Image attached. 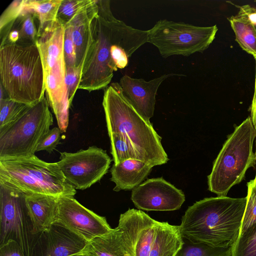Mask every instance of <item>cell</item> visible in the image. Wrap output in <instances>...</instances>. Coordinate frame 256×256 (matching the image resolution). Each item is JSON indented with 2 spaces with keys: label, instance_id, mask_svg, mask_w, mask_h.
<instances>
[{
  "label": "cell",
  "instance_id": "cell-1",
  "mask_svg": "<svg viewBox=\"0 0 256 256\" xmlns=\"http://www.w3.org/2000/svg\"><path fill=\"white\" fill-rule=\"evenodd\" d=\"M92 22L93 40L86 55L78 88L89 92L106 88L114 72L125 68L129 58L148 42V30L134 28L112 14L110 0H97Z\"/></svg>",
  "mask_w": 256,
  "mask_h": 256
},
{
  "label": "cell",
  "instance_id": "cell-2",
  "mask_svg": "<svg viewBox=\"0 0 256 256\" xmlns=\"http://www.w3.org/2000/svg\"><path fill=\"white\" fill-rule=\"evenodd\" d=\"M246 200L218 196L196 202L182 216L183 238L212 248H232L240 235Z\"/></svg>",
  "mask_w": 256,
  "mask_h": 256
},
{
  "label": "cell",
  "instance_id": "cell-3",
  "mask_svg": "<svg viewBox=\"0 0 256 256\" xmlns=\"http://www.w3.org/2000/svg\"><path fill=\"white\" fill-rule=\"evenodd\" d=\"M102 106L108 135L120 134L124 136L132 144L140 160L154 166L168 162L162 138L152 124L126 101L119 83L112 82L104 89Z\"/></svg>",
  "mask_w": 256,
  "mask_h": 256
},
{
  "label": "cell",
  "instance_id": "cell-4",
  "mask_svg": "<svg viewBox=\"0 0 256 256\" xmlns=\"http://www.w3.org/2000/svg\"><path fill=\"white\" fill-rule=\"evenodd\" d=\"M0 77L12 100L32 106L44 98V68L36 44H6L0 47Z\"/></svg>",
  "mask_w": 256,
  "mask_h": 256
},
{
  "label": "cell",
  "instance_id": "cell-5",
  "mask_svg": "<svg viewBox=\"0 0 256 256\" xmlns=\"http://www.w3.org/2000/svg\"><path fill=\"white\" fill-rule=\"evenodd\" d=\"M256 138V130L248 116L235 128L215 160L208 176L210 191L218 196H226L231 188L242 182L256 161L253 152Z\"/></svg>",
  "mask_w": 256,
  "mask_h": 256
},
{
  "label": "cell",
  "instance_id": "cell-6",
  "mask_svg": "<svg viewBox=\"0 0 256 256\" xmlns=\"http://www.w3.org/2000/svg\"><path fill=\"white\" fill-rule=\"evenodd\" d=\"M0 182L26 194L60 198L74 196L76 193L66 180L56 162H44L35 154L0 160Z\"/></svg>",
  "mask_w": 256,
  "mask_h": 256
},
{
  "label": "cell",
  "instance_id": "cell-7",
  "mask_svg": "<svg viewBox=\"0 0 256 256\" xmlns=\"http://www.w3.org/2000/svg\"><path fill=\"white\" fill-rule=\"evenodd\" d=\"M46 98L30 106L14 122L0 129V160L34 155L53 124Z\"/></svg>",
  "mask_w": 256,
  "mask_h": 256
},
{
  "label": "cell",
  "instance_id": "cell-8",
  "mask_svg": "<svg viewBox=\"0 0 256 256\" xmlns=\"http://www.w3.org/2000/svg\"><path fill=\"white\" fill-rule=\"evenodd\" d=\"M216 25L200 26L167 20L157 22L148 32L149 42L164 58L172 56H188L207 49L215 38Z\"/></svg>",
  "mask_w": 256,
  "mask_h": 256
},
{
  "label": "cell",
  "instance_id": "cell-9",
  "mask_svg": "<svg viewBox=\"0 0 256 256\" xmlns=\"http://www.w3.org/2000/svg\"><path fill=\"white\" fill-rule=\"evenodd\" d=\"M36 235L26 204V193L0 182V246L14 240L30 256Z\"/></svg>",
  "mask_w": 256,
  "mask_h": 256
},
{
  "label": "cell",
  "instance_id": "cell-10",
  "mask_svg": "<svg viewBox=\"0 0 256 256\" xmlns=\"http://www.w3.org/2000/svg\"><path fill=\"white\" fill-rule=\"evenodd\" d=\"M60 154L56 163L66 181L75 190H86L100 181L108 172L112 162L106 151L96 146Z\"/></svg>",
  "mask_w": 256,
  "mask_h": 256
},
{
  "label": "cell",
  "instance_id": "cell-11",
  "mask_svg": "<svg viewBox=\"0 0 256 256\" xmlns=\"http://www.w3.org/2000/svg\"><path fill=\"white\" fill-rule=\"evenodd\" d=\"M141 222V210L128 209L120 215L116 228L88 242L78 254L84 256H135Z\"/></svg>",
  "mask_w": 256,
  "mask_h": 256
},
{
  "label": "cell",
  "instance_id": "cell-12",
  "mask_svg": "<svg viewBox=\"0 0 256 256\" xmlns=\"http://www.w3.org/2000/svg\"><path fill=\"white\" fill-rule=\"evenodd\" d=\"M55 222L88 242L112 230L105 217L85 208L74 196L60 197Z\"/></svg>",
  "mask_w": 256,
  "mask_h": 256
},
{
  "label": "cell",
  "instance_id": "cell-13",
  "mask_svg": "<svg viewBox=\"0 0 256 256\" xmlns=\"http://www.w3.org/2000/svg\"><path fill=\"white\" fill-rule=\"evenodd\" d=\"M183 192L162 178H154L134 188L131 200L138 210L146 211H173L185 201Z\"/></svg>",
  "mask_w": 256,
  "mask_h": 256
},
{
  "label": "cell",
  "instance_id": "cell-14",
  "mask_svg": "<svg viewBox=\"0 0 256 256\" xmlns=\"http://www.w3.org/2000/svg\"><path fill=\"white\" fill-rule=\"evenodd\" d=\"M88 241L61 223L55 222L36 235L30 256H76Z\"/></svg>",
  "mask_w": 256,
  "mask_h": 256
},
{
  "label": "cell",
  "instance_id": "cell-15",
  "mask_svg": "<svg viewBox=\"0 0 256 256\" xmlns=\"http://www.w3.org/2000/svg\"><path fill=\"white\" fill-rule=\"evenodd\" d=\"M174 75L165 74L149 81L124 75L119 84L126 101L146 121L150 122V118L154 116L159 86L167 78Z\"/></svg>",
  "mask_w": 256,
  "mask_h": 256
},
{
  "label": "cell",
  "instance_id": "cell-16",
  "mask_svg": "<svg viewBox=\"0 0 256 256\" xmlns=\"http://www.w3.org/2000/svg\"><path fill=\"white\" fill-rule=\"evenodd\" d=\"M64 30V26L58 20L38 38L36 44L40 54L44 76L54 74L66 78Z\"/></svg>",
  "mask_w": 256,
  "mask_h": 256
},
{
  "label": "cell",
  "instance_id": "cell-17",
  "mask_svg": "<svg viewBox=\"0 0 256 256\" xmlns=\"http://www.w3.org/2000/svg\"><path fill=\"white\" fill-rule=\"evenodd\" d=\"M98 12L97 0H94L92 6L76 16L65 26L71 28L72 38L76 50V66L83 68L93 40L92 22Z\"/></svg>",
  "mask_w": 256,
  "mask_h": 256
},
{
  "label": "cell",
  "instance_id": "cell-18",
  "mask_svg": "<svg viewBox=\"0 0 256 256\" xmlns=\"http://www.w3.org/2000/svg\"><path fill=\"white\" fill-rule=\"evenodd\" d=\"M58 197L26 194V204L35 235L50 228L55 222L58 208Z\"/></svg>",
  "mask_w": 256,
  "mask_h": 256
},
{
  "label": "cell",
  "instance_id": "cell-19",
  "mask_svg": "<svg viewBox=\"0 0 256 256\" xmlns=\"http://www.w3.org/2000/svg\"><path fill=\"white\" fill-rule=\"evenodd\" d=\"M153 167L148 163L134 159L114 164L110 170V180L116 184L114 190H133L148 176Z\"/></svg>",
  "mask_w": 256,
  "mask_h": 256
},
{
  "label": "cell",
  "instance_id": "cell-20",
  "mask_svg": "<svg viewBox=\"0 0 256 256\" xmlns=\"http://www.w3.org/2000/svg\"><path fill=\"white\" fill-rule=\"evenodd\" d=\"M184 244L179 226L158 222L148 256H176Z\"/></svg>",
  "mask_w": 256,
  "mask_h": 256
},
{
  "label": "cell",
  "instance_id": "cell-21",
  "mask_svg": "<svg viewBox=\"0 0 256 256\" xmlns=\"http://www.w3.org/2000/svg\"><path fill=\"white\" fill-rule=\"evenodd\" d=\"M62 0H24L23 12H30L39 21L38 38L58 20V12Z\"/></svg>",
  "mask_w": 256,
  "mask_h": 256
},
{
  "label": "cell",
  "instance_id": "cell-22",
  "mask_svg": "<svg viewBox=\"0 0 256 256\" xmlns=\"http://www.w3.org/2000/svg\"><path fill=\"white\" fill-rule=\"evenodd\" d=\"M236 40L247 53L256 56V28L248 20L237 14L228 18Z\"/></svg>",
  "mask_w": 256,
  "mask_h": 256
},
{
  "label": "cell",
  "instance_id": "cell-23",
  "mask_svg": "<svg viewBox=\"0 0 256 256\" xmlns=\"http://www.w3.org/2000/svg\"><path fill=\"white\" fill-rule=\"evenodd\" d=\"M158 224V221L144 212L136 243L135 256H148Z\"/></svg>",
  "mask_w": 256,
  "mask_h": 256
},
{
  "label": "cell",
  "instance_id": "cell-24",
  "mask_svg": "<svg viewBox=\"0 0 256 256\" xmlns=\"http://www.w3.org/2000/svg\"><path fill=\"white\" fill-rule=\"evenodd\" d=\"M108 136L110 142V152L114 164L116 165L130 159L140 160L134 148L128 138L120 134H114Z\"/></svg>",
  "mask_w": 256,
  "mask_h": 256
},
{
  "label": "cell",
  "instance_id": "cell-25",
  "mask_svg": "<svg viewBox=\"0 0 256 256\" xmlns=\"http://www.w3.org/2000/svg\"><path fill=\"white\" fill-rule=\"evenodd\" d=\"M24 0H15L3 12L0 18V46H3L17 18L24 10Z\"/></svg>",
  "mask_w": 256,
  "mask_h": 256
},
{
  "label": "cell",
  "instance_id": "cell-26",
  "mask_svg": "<svg viewBox=\"0 0 256 256\" xmlns=\"http://www.w3.org/2000/svg\"><path fill=\"white\" fill-rule=\"evenodd\" d=\"M94 0H62L58 12V20L64 26L76 16L88 9Z\"/></svg>",
  "mask_w": 256,
  "mask_h": 256
},
{
  "label": "cell",
  "instance_id": "cell-27",
  "mask_svg": "<svg viewBox=\"0 0 256 256\" xmlns=\"http://www.w3.org/2000/svg\"><path fill=\"white\" fill-rule=\"evenodd\" d=\"M176 256H232V248H212L184 239L183 246Z\"/></svg>",
  "mask_w": 256,
  "mask_h": 256
},
{
  "label": "cell",
  "instance_id": "cell-28",
  "mask_svg": "<svg viewBox=\"0 0 256 256\" xmlns=\"http://www.w3.org/2000/svg\"><path fill=\"white\" fill-rule=\"evenodd\" d=\"M33 14L28 12H23L17 18L16 22L18 24L19 40L17 44H35L38 39L36 30Z\"/></svg>",
  "mask_w": 256,
  "mask_h": 256
},
{
  "label": "cell",
  "instance_id": "cell-29",
  "mask_svg": "<svg viewBox=\"0 0 256 256\" xmlns=\"http://www.w3.org/2000/svg\"><path fill=\"white\" fill-rule=\"evenodd\" d=\"M30 106L12 100L9 98L0 100V129L16 120Z\"/></svg>",
  "mask_w": 256,
  "mask_h": 256
},
{
  "label": "cell",
  "instance_id": "cell-30",
  "mask_svg": "<svg viewBox=\"0 0 256 256\" xmlns=\"http://www.w3.org/2000/svg\"><path fill=\"white\" fill-rule=\"evenodd\" d=\"M232 253V256H256V224L239 236Z\"/></svg>",
  "mask_w": 256,
  "mask_h": 256
},
{
  "label": "cell",
  "instance_id": "cell-31",
  "mask_svg": "<svg viewBox=\"0 0 256 256\" xmlns=\"http://www.w3.org/2000/svg\"><path fill=\"white\" fill-rule=\"evenodd\" d=\"M247 186L246 204L239 236L256 224V186L253 180L247 184Z\"/></svg>",
  "mask_w": 256,
  "mask_h": 256
},
{
  "label": "cell",
  "instance_id": "cell-32",
  "mask_svg": "<svg viewBox=\"0 0 256 256\" xmlns=\"http://www.w3.org/2000/svg\"><path fill=\"white\" fill-rule=\"evenodd\" d=\"M83 68L74 66L66 68L65 82L70 105L73 100L80 81Z\"/></svg>",
  "mask_w": 256,
  "mask_h": 256
},
{
  "label": "cell",
  "instance_id": "cell-33",
  "mask_svg": "<svg viewBox=\"0 0 256 256\" xmlns=\"http://www.w3.org/2000/svg\"><path fill=\"white\" fill-rule=\"evenodd\" d=\"M62 133L58 127L50 130L40 142L36 152L45 150L51 153L59 144Z\"/></svg>",
  "mask_w": 256,
  "mask_h": 256
},
{
  "label": "cell",
  "instance_id": "cell-34",
  "mask_svg": "<svg viewBox=\"0 0 256 256\" xmlns=\"http://www.w3.org/2000/svg\"><path fill=\"white\" fill-rule=\"evenodd\" d=\"M64 56L66 68L76 66V54L75 47L72 38L71 28L64 26Z\"/></svg>",
  "mask_w": 256,
  "mask_h": 256
},
{
  "label": "cell",
  "instance_id": "cell-35",
  "mask_svg": "<svg viewBox=\"0 0 256 256\" xmlns=\"http://www.w3.org/2000/svg\"><path fill=\"white\" fill-rule=\"evenodd\" d=\"M0 256H26L18 242L10 240L0 246Z\"/></svg>",
  "mask_w": 256,
  "mask_h": 256
},
{
  "label": "cell",
  "instance_id": "cell-36",
  "mask_svg": "<svg viewBox=\"0 0 256 256\" xmlns=\"http://www.w3.org/2000/svg\"><path fill=\"white\" fill-rule=\"evenodd\" d=\"M237 15L244 18L256 26V8L248 4L239 6V11Z\"/></svg>",
  "mask_w": 256,
  "mask_h": 256
},
{
  "label": "cell",
  "instance_id": "cell-37",
  "mask_svg": "<svg viewBox=\"0 0 256 256\" xmlns=\"http://www.w3.org/2000/svg\"><path fill=\"white\" fill-rule=\"evenodd\" d=\"M254 57L256 61V75L254 94L250 106V118L256 130V56Z\"/></svg>",
  "mask_w": 256,
  "mask_h": 256
},
{
  "label": "cell",
  "instance_id": "cell-38",
  "mask_svg": "<svg viewBox=\"0 0 256 256\" xmlns=\"http://www.w3.org/2000/svg\"><path fill=\"white\" fill-rule=\"evenodd\" d=\"M19 32L18 30H12L9 32L6 42L4 44H16L19 40Z\"/></svg>",
  "mask_w": 256,
  "mask_h": 256
},
{
  "label": "cell",
  "instance_id": "cell-39",
  "mask_svg": "<svg viewBox=\"0 0 256 256\" xmlns=\"http://www.w3.org/2000/svg\"><path fill=\"white\" fill-rule=\"evenodd\" d=\"M254 180V185L256 186V176H255V178L254 180Z\"/></svg>",
  "mask_w": 256,
  "mask_h": 256
},
{
  "label": "cell",
  "instance_id": "cell-40",
  "mask_svg": "<svg viewBox=\"0 0 256 256\" xmlns=\"http://www.w3.org/2000/svg\"><path fill=\"white\" fill-rule=\"evenodd\" d=\"M76 256H84L82 255V254H77V255H76Z\"/></svg>",
  "mask_w": 256,
  "mask_h": 256
},
{
  "label": "cell",
  "instance_id": "cell-41",
  "mask_svg": "<svg viewBox=\"0 0 256 256\" xmlns=\"http://www.w3.org/2000/svg\"><path fill=\"white\" fill-rule=\"evenodd\" d=\"M255 27H256V26H255Z\"/></svg>",
  "mask_w": 256,
  "mask_h": 256
}]
</instances>
